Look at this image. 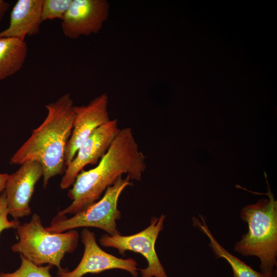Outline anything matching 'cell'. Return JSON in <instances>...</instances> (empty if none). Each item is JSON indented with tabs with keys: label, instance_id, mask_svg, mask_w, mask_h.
Returning <instances> with one entry per match:
<instances>
[{
	"label": "cell",
	"instance_id": "11",
	"mask_svg": "<svg viewBox=\"0 0 277 277\" xmlns=\"http://www.w3.org/2000/svg\"><path fill=\"white\" fill-rule=\"evenodd\" d=\"M108 103V95L104 93L86 105L74 106L73 127L65 151L66 166L73 159L78 149L88 137L110 120Z\"/></svg>",
	"mask_w": 277,
	"mask_h": 277
},
{
	"label": "cell",
	"instance_id": "8",
	"mask_svg": "<svg viewBox=\"0 0 277 277\" xmlns=\"http://www.w3.org/2000/svg\"><path fill=\"white\" fill-rule=\"evenodd\" d=\"M120 130L116 119L110 120L97 128L81 145L73 159L66 166L60 188H69L86 166L96 164L107 152Z\"/></svg>",
	"mask_w": 277,
	"mask_h": 277
},
{
	"label": "cell",
	"instance_id": "3",
	"mask_svg": "<svg viewBox=\"0 0 277 277\" xmlns=\"http://www.w3.org/2000/svg\"><path fill=\"white\" fill-rule=\"evenodd\" d=\"M268 199L258 200L241 209V219L247 223V233L237 242L234 250L244 256H255L260 260L261 272L273 273L277 256V201L265 172Z\"/></svg>",
	"mask_w": 277,
	"mask_h": 277
},
{
	"label": "cell",
	"instance_id": "14",
	"mask_svg": "<svg viewBox=\"0 0 277 277\" xmlns=\"http://www.w3.org/2000/svg\"><path fill=\"white\" fill-rule=\"evenodd\" d=\"M25 41L11 37H0V81L18 72L27 55Z\"/></svg>",
	"mask_w": 277,
	"mask_h": 277
},
{
	"label": "cell",
	"instance_id": "4",
	"mask_svg": "<svg viewBox=\"0 0 277 277\" xmlns=\"http://www.w3.org/2000/svg\"><path fill=\"white\" fill-rule=\"evenodd\" d=\"M16 231L19 241L12 245L11 250L19 253L34 264H48L62 271L61 261L66 253L76 248L79 234L74 229L66 232L48 231L42 223L40 216L34 213L29 222L19 225Z\"/></svg>",
	"mask_w": 277,
	"mask_h": 277
},
{
	"label": "cell",
	"instance_id": "5",
	"mask_svg": "<svg viewBox=\"0 0 277 277\" xmlns=\"http://www.w3.org/2000/svg\"><path fill=\"white\" fill-rule=\"evenodd\" d=\"M132 184L129 176L124 179L120 176L107 188L100 200L71 217L56 215L46 229L52 233H62L79 227H95L111 236L120 234L116 227V221L121 217L117 203L123 190Z\"/></svg>",
	"mask_w": 277,
	"mask_h": 277
},
{
	"label": "cell",
	"instance_id": "16",
	"mask_svg": "<svg viewBox=\"0 0 277 277\" xmlns=\"http://www.w3.org/2000/svg\"><path fill=\"white\" fill-rule=\"evenodd\" d=\"M72 0H43L41 11L42 22L56 18H64Z\"/></svg>",
	"mask_w": 277,
	"mask_h": 277
},
{
	"label": "cell",
	"instance_id": "1",
	"mask_svg": "<svg viewBox=\"0 0 277 277\" xmlns=\"http://www.w3.org/2000/svg\"><path fill=\"white\" fill-rule=\"evenodd\" d=\"M146 168V156L140 150L131 128L120 129L97 165L77 175L68 192L72 203L57 215H74L85 209L123 174L131 180L141 181Z\"/></svg>",
	"mask_w": 277,
	"mask_h": 277
},
{
	"label": "cell",
	"instance_id": "15",
	"mask_svg": "<svg viewBox=\"0 0 277 277\" xmlns=\"http://www.w3.org/2000/svg\"><path fill=\"white\" fill-rule=\"evenodd\" d=\"M20 258L21 264L17 270L11 273L1 272L0 277H52L50 270L53 266H38L21 254Z\"/></svg>",
	"mask_w": 277,
	"mask_h": 277
},
{
	"label": "cell",
	"instance_id": "10",
	"mask_svg": "<svg viewBox=\"0 0 277 277\" xmlns=\"http://www.w3.org/2000/svg\"><path fill=\"white\" fill-rule=\"evenodd\" d=\"M43 174L41 164L36 161H27L9 175L4 192L6 195L9 214L14 220L31 213L29 203L35 186Z\"/></svg>",
	"mask_w": 277,
	"mask_h": 277
},
{
	"label": "cell",
	"instance_id": "7",
	"mask_svg": "<svg viewBox=\"0 0 277 277\" xmlns=\"http://www.w3.org/2000/svg\"><path fill=\"white\" fill-rule=\"evenodd\" d=\"M84 246L83 257L72 271H58L56 277H82L87 273H99L113 269L124 270L133 276L138 275L136 261L132 258H118L102 250L96 242L94 233L87 228L81 233Z\"/></svg>",
	"mask_w": 277,
	"mask_h": 277
},
{
	"label": "cell",
	"instance_id": "2",
	"mask_svg": "<svg viewBox=\"0 0 277 277\" xmlns=\"http://www.w3.org/2000/svg\"><path fill=\"white\" fill-rule=\"evenodd\" d=\"M74 105L69 93L45 106L47 115L31 136L13 154L10 164L27 161L39 163L43 170L44 188L52 177L62 174L66 146L74 117Z\"/></svg>",
	"mask_w": 277,
	"mask_h": 277
},
{
	"label": "cell",
	"instance_id": "17",
	"mask_svg": "<svg viewBox=\"0 0 277 277\" xmlns=\"http://www.w3.org/2000/svg\"><path fill=\"white\" fill-rule=\"evenodd\" d=\"M9 211L6 195L3 191L0 194V234L3 231L8 229H16L20 222L18 220L9 221L8 219Z\"/></svg>",
	"mask_w": 277,
	"mask_h": 277
},
{
	"label": "cell",
	"instance_id": "18",
	"mask_svg": "<svg viewBox=\"0 0 277 277\" xmlns=\"http://www.w3.org/2000/svg\"><path fill=\"white\" fill-rule=\"evenodd\" d=\"M10 7V4L7 1L0 0V22Z\"/></svg>",
	"mask_w": 277,
	"mask_h": 277
},
{
	"label": "cell",
	"instance_id": "9",
	"mask_svg": "<svg viewBox=\"0 0 277 277\" xmlns=\"http://www.w3.org/2000/svg\"><path fill=\"white\" fill-rule=\"evenodd\" d=\"M109 8L106 0H72L62 20L64 34L76 39L97 33L108 17Z\"/></svg>",
	"mask_w": 277,
	"mask_h": 277
},
{
	"label": "cell",
	"instance_id": "6",
	"mask_svg": "<svg viewBox=\"0 0 277 277\" xmlns=\"http://www.w3.org/2000/svg\"><path fill=\"white\" fill-rule=\"evenodd\" d=\"M165 215L151 217L149 225L143 230L130 235L104 234L100 239L101 246L117 250L122 255L127 251L140 253L148 265L139 269L141 277H168L156 252L155 245L160 232L164 229Z\"/></svg>",
	"mask_w": 277,
	"mask_h": 277
},
{
	"label": "cell",
	"instance_id": "12",
	"mask_svg": "<svg viewBox=\"0 0 277 277\" xmlns=\"http://www.w3.org/2000/svg\"><path fill=\"white\" fill-rule=\"evenodd\" d=\"M43 0H18L13 6L8 27L0 31V37L25 41L27 36L39 33Z\"/></svg>",
	"mask_w": 277,
	"mask_h": 277
},
{
	"label": "cell",
	"instance_id": "13",
	"mask_svg": "<svg viewBox=\"0 0 277 277\" xmlns=\"http://www.w3.org/2000/svg\"><path fill=\"white\" fill-rule=\"evenodd\" d=\"M199 216V218H192L193 225L208 238L209 240L208 245L215 258H223L230 265L233 272V277H276V271L271 274L259 272L229 252L215 239L209 229L205 217L201 214Z\"/></svg>",
	"mask_w": 277,
	"mask_h": 277
},
{
	"label": "cell",
	"instance_id": "19",
	"mask_svg": "<svg viewBox=\"0 0 277 277\" xmlns=\"http://www.w3.org/2000/svg\"><path fill=\"white\" fill-rule=\"evenodd\" d=\"M9 176L8 173H0V193L4 191Z\"/></svg>",
	"mask_w": 277,
	"mask_h": 277
}]
</instances>
